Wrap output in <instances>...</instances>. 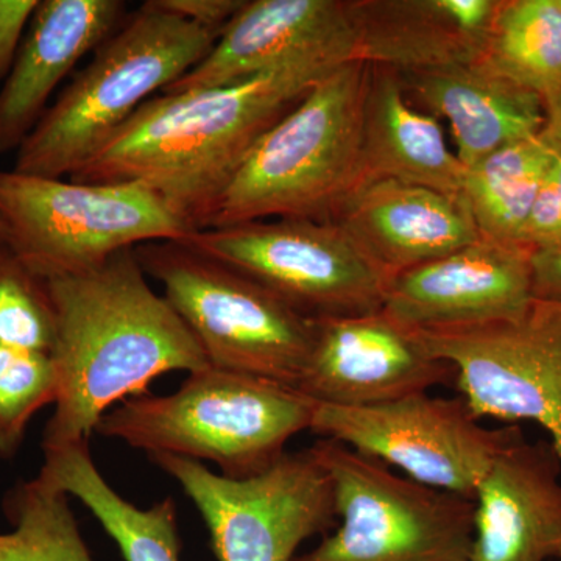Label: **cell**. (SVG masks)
Returning a JSON list of instances; mask_svg holds the SVG:
<instances>
[{"label": "cell", "instance_id": "8fae6325", "mask_svg": "<svg viewBox=\"0 0 561 561\" xmlns=\"http://www.w3.org/2000/svg\"><path fill=\"white\" fill-rule=\"evenodd\" d=\"M312 434L400 468L412 481L474 500L497 454L524 437L522 427L482 426L461 397L430 393L370 408L317 404Z\"/></svg>", "mask_w": 561, "mask_h": 561}, {"label": "cell", "instance_id": "5b68a950", "mask_svg": "<svg viewBox=\"0 0 561 561\" xmlns=\"http://www.w3.org/2000/svg\"><path fill=\"white\" fill-rule=\"evenodd\" d=\"M219 33L144 3L101 44L18 149L13 171L73 175L153 94L186 76Z\"/></svg>", "mask_w": 561, "mask_h": 561}, {"label": "cell", "instance_id": "d6986e66", "mask_svg": "<svg viewBox=\"0 0 561 561\" xmlns=\"http://www.w3.org/2000/svg\"><path fill=\"white\" fill-rule=\"evenodd\" d=\"M121 0H39L0 90V153L18 150L77 62L124 24Z\"/></svg>", "mask_w": 561, "mask_h": 561}, {"label": "cell", "instance_id": "1f68e13d", "mask_svg": "<svg viewBox=\"0 0 561 561\" xmlns=\"http://www.w3.org/2000/svg\"><path fill=\"white\" fill-rule=\"evenodd\" d=\"M545 125L540 135L553 150L561 154V83L542 95Z\"/></svg>", "mask_w": 561, "mask_h": 561}, {"label": "cell", "instance_id": "d6a6232c", "mask_svg": "<svg viewBox=\"0 0 561 561\" xmlns=\"http://www.w3.org/2000/svg\"><path fill=\"white\" fill-rule=\"evenodd\" d=\"M3 243H5V238H3L2 224H0V245H3Z\"/></svg>", "mask_w": 561, "mask_h": 561}, {"label": "cell", "instance_id": "cb8c5ba5", "mask_svg": "<svg viewBox=\"0 0 561 561\" xmlns=\"http://www.w3.org/2000/svg\"><path fill=\"white\" fill-rule=\"evenodd\" d=\"M482 61L545 95L561 83L559 0L501 2Z\"/></svg>", "mask_w": 561, "mask_h": 561}, {"label": "cell", "instance_id": "7c38bea8", "mask_svg": "<svg viewBox=\"0 0 561 561\" xmlns=\"http://www.w3.org/2000/svg\"><path fill=\"white\" fill-rule=\"evenodd\" d=\"M412 331L432 356L453 365L479 420L534 421L561 459V302L534 298L518 319Z\"/></svg>", "mask_w": 561, "mask_h": 561}, {"label": "cell", "instance_id": "7a4b0ae2", "mask_svg": "<svg viewBox=\"0 0 561 561\" xmlns=\"http://www.w3.org/2000/svg\"><path fill=\"white\" fill-rule=\"evenodd\" d=\"M47 287L60 390L43 449L90 442L114 404L149 394L158 376L209 365L179 313L151 289L135 249L92 271L47 279Z\"/></svg>", "mask_w": 561, "mask_h": 561}, {"label": "cell", "instance_id": "f546056e", "mask_svg": "<svg viewBox=\"0 0 561 561\" xmlns=\"http://www.w3.org/2000/svg\"><path fill=\"white\" fill-rule=\"evenodd\" d=\"M243 3L245 0H150L149 5L220 35Z\"/></svg>", "mask_w": 561, "mask_h": 561}, {"label": "cell", "instance_id": "4fadbf2b", "mask_svg": "<svg viewBox=\"0 0 561 561\" xmlns=\"http://www.w3.org/2000/svg\"><path fill=\"white\" fill-rule=\"evenodd\" d=\"M456 382V370L382 311L316 320L297 389L317 404L370 408Z\"/></svg>", "mask_w": 561, "mask_h": 561}, {"label": "cell", "instance_id": "30bf717a", "mask_svg": "<svg viewBox=\"0 0 561 561\" xmlns=\"http://www.w3.org/2000/svg\"><path fill=\"white\" fill-rule=\"evenodd\" d=\"M256 280L308 319L381 311L387 279L332 221L283 217L181 241Z\"/></svg>", "mask_w": 561, "mask_h": 561}, {"label": "cell", "instance_id": "44dd1931", "mask_svg": "<svg viewBox=\"0 0 561 561\" xmlns=\"http://www.w3.org/2000/svg\"><path fill=\"white\" fill-rule=\"evenodd\" d=\"M465 165L437 117L415 108L394 70L370 66L362 128V181L397 180L460 197Z\"/></svg>", "mask_w": 561, "mask_h": 561}, {"label": "cell", "instance_id": "3957f363", "mask_svg": "<svg viewBox=\"0 0 561 561\" xmlns=\"http://www.w3.org/2000/svg\"><path fill=\"white\" fill-rule=\"evenodd\" d=\"M370 66L343 62L265 133L198 230L298 217L330 221L362 175Z\"/></svg>", "mask_w": 561, "mask_h": 561}, {"label": "cell", "instance_id": "ffe728a7", "mask_svg": "<svg viewBox=\"0 0 561 561\" xmlns=\"http://www.w3.org/2000/svg\"><path fill=\"white\" fill-rule=\"evenodd\" d=\"M409 98L451 125L465 169L494 151L540 135L545 103L538 92L501 76L485 61L398 73Z\"/></svg>", "mask_w": 561, "mask_h": 561}, {"label": "cell", "instance_id": "9a60e30c", "mask_svg": "<svg viewBox=\"0 0 561 561\" xmlns=\"http://www.w3.org/2000/svg\"><path fill=\"white\" fill-rule=\"evenodd\" d=\"M306 58L356 60L346 0H245L213 49L162 92L206 90Z\"/></svg>", "mask_w": 561, "mask_h": 561}, {"label": "cell", "instance_id": "603a6c76", "mask_svg": "<svg viewBox=\"0 0 561 561\" xmlns=\"http://www.w3.org/2000/svg\"><path fill=\"white\" fill-rule=\"evenodd\" d=\"M553 154L538 135L465 169L460 197L482 238L519 243Z\"/></svg>", "mask_w": 561, "mask_h": 561}, {"label": "cell", "instance_id": "4316f807", "mask_svg": "<svg viewBox=\"0 0 561 561\" xmlns=\"http://www.w3.org/2000/svg\"><path fill=\"white\" fill-rule=\"evenodd\" d=\"M57 335L47 280L0 245V343L50 353Z\"/></svg>", "mask_w": 561, "mask_h": 561}, {"label": "cell", "instance_id": "e0dca14e", "mask_svg": "<svg viewBox=\"0 0 561 561\" xmlns=\"http://www.w3.org/2000/svg\"><path fill=\"white\" fill-rule=\"evenodd\" d=\"M474 504L470 561L561 560V459L551 440L505 446Z\"/></svg>", "mask_w": 561, "mask_h": 561}, {"label": "cell", "instance_id": "7402d4cb", "mask_svg": "<svg viewBox=\"0 0 561 561\" xmlns=\"http://www.w3.org/2000/svg\"><path fill=\"white\" fill-rule=\"evenodd\" d=\"M39 478L77 497L116 541L125 561H180L176 505L172 497L139 508L103 479L88 442L44 449Z\"/></svg>", "mask_w": 561, "mask_h": 561}, {"label": "cell", "instance_id": "ac0fdd59", "mask_svg": "<svg viewBox=\"0 0 561 561\" xmlns=\"http://www.w3.org/2000/svg\"><path fill=\"white\" fill-rule=\"evenodd\" d=\"M501 0H350L356 60L398 73L481 61Z\"/></svg>", "mask_w": 561, "mask_h": 561}, {"label": "cell", "instance_id": "52a82bcc", "mask_svg": "<svg viewBox=\"0 0 561 561\" xmlns=\"http://www.w3.org/2000/svg\"><path fill=\"white\" fill-rule=\"evenodd\" d=\"M135 253L146 275L164 286L165 300L210 367L297 387L311 354L316 320L187 243H142Z\"/></svg>", "mask_w": 561, "mask_h": 561}, {"label": "cell", "instance_id": "f1b7e54d", "mask_svg": "<svg viewBox=\"0 0 561 561\" xmlns=\"http://www.w3.org/2000/svg\"><path fill=\"white\" fill-rule=\"evenodd\" d=\"M38 5L39 0H0V81L9 77Z\"/></svg>", "mask_w": 561, "mask_h": 561}, {"label": "cell", "instance_id": "5bb4252c", "mask_svg": "<svg viewBox=\"0 0 561 561\" xmlns=\"http://www.w3.org/2000/svg\"><path fill=\"white\" fill-rule=\"evenodd\" d=\"M531 251L481 238L394 276L382 311L415 331L518 319L534 301Z\"/></svg>", "mask_w": 561, "mask_h": 561}, {"label": "cell", "instance_id": "4dcf8cb0", "mask_svg": "<svg viewBox=\"0 0 561 561\" xmlns=\"http://www.w3.org/2000/svg\"><path fill=\"white\" fill-rule=\"evenodd\" d=\"M530 264L534 298L561 302V241L531 251Z\"/></svg>", "mask_w": 561, "mask_h": 561}, {"label": "cell", "instance_id": "83f0119b", "mask_svg": "<svg viewBox=\"0 0 561 561\" xmlns=\"http://www.w3.org/2000/svg\"><path fill=\"white\" fill-rule=\"evenodd\" d=\"M561 241V154L556 151L551 165L542 180L540 192L519 245L531 250L542 249Z\"/></svg>", "mask_w": 561, "mask_h": 561}, {"label": "cell", "instance_id": "d4e9b609", "mask_svg": "<svg viewBox=\"0 0 561 561\" xmlns=\"http://www.w3.org/2000/svg\"><path fill=\"white\" fill-rule=\"evenodd\" d=\"M14 529L0 534V561H94L65 491L35 478L7 497Z\"/></svg>", "mask_w": 561, "mask_h": 561}, {"label": "cell", "instance_id": "6da1fadb", "mask_svg": "<svg viewBox=\"0 0 561 561\" xmlns=\"http://www.w3.org/2000/svg\"><path fill=\"white\" fill-rule=\"evenodd\" d=\"M341 65L306 58L220 87L161 92L69 179L140 184L198 230L254 144Z\"/></svg>", "mask_w": 561, "mask_h": 561}, {"label": "cell", "instance_id": "484cf974", "mask_svg": "<svg viewBox=\"0 0 561 561\" xmlns=\"http://www.w3.org/2000/svg\"><path fill=\"white\" fill-rule=\"evenodd\" d=\"M60 390L50 353L0 343V457L13 459L33 416Z\"/></svg>", "mask_w": 561, "mask_h": 561}, {"label": "cell", "instance_id": "277c9868", "mask_svg": "<svg viewBox=\"0 0 561 561\" xmlns=\"http://www.w3.org/2000/svg\"><path fill=\"white\" fill-rule=\"evenodd\" d=\"M316 408L295 387L208 365L171 394L121 402L95 432L149 457L209 460L221 476L247 479L268 470L291 437L311 430Z\"/></svg>", "mask_w": 561, "mask_h": 561}, {"label": "cell", "instance_id": "ba28073f", "mask_svg": "<svg viewBox=\"0 0 561 561\" xmlns=\"http://www.w3.org/2000/svg\"><path fill=\"white\" fill-rule=\"evenodd\" d=\"M341 526L294 561H470L474 500L401 478L334 440L317 442Z\"/></svg>", "mask_w": 561, "mask_h": 561}, {"label": "cell", "instance_id": "2e32d148", "mask_svg": "<svg viewBox=\"0 0 561 561\" xmlns=\"http://www.w3.org/2000/svg\"><path fill=\"white\" fill-rule=\"evenodd\" d=\"M330 221L387 283L482 238L461 197L397 180L362 181Z\"/></svg>", "mask_w": 561, "mask_h": 561}, {"label": "cell", "instance_id": "836d02e7", "mask_svg": "<svg viewBox=\"0 0 561 561\" xmlns=\"http://www.w3.org/2000/svg\"><path fill=\"white\" fill-rule=\"evenodd\" d=\"M559 5L561 7V0H559Z\"/></svg>", "mask_w": 561, "mask_h": 561}, {"label": "cell", "instance_id": "8992f818", "mask_svg": "<svg viewBox=\"0 0 561 561\" xmlns=\"http://www.w3.org/2000/svg\"><path fill=\"white\" fill-rule=\"evenodd\" d=\"M7 247L43 279L92 271L142 243L184 241L194 228L133 183H79L0 171Z\"/></svg>", "mask_w": 561, "mask_h": 561}, {"label": "cell", "instance_id": "9c48e42d", "mask_svg": "<svg viewBox=\"0 0 561 561\" xmlns=\"http://www.w3.org/2000/svg\"><path fill=\"white\" fill-rule=\"evenodd\" d=\"M198 508L219 561H294L335 526L334 485L313 446L286 453L261 474L231 479L202 461L151 456Z\"/></svg>", "mask_w": 561, "mask_h": 561}]
</instances>
